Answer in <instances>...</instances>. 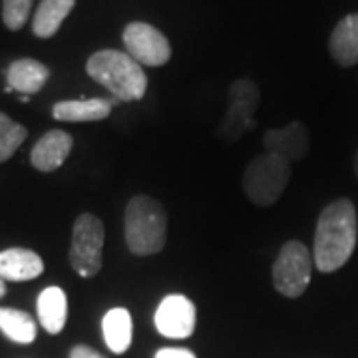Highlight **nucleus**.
<instances>
[{
	"mask_svg": "<svg viewBox=\"0 0 358 358\" xmlns=\"http://www.w3.org/2000/svg\"><path fill=\"white\" fill-rule=\"evenodd\" d=\"M103 241L106 229L102 219L92 213H82L74 221L68 259L80 277L92 279L100 273L103 263Z\"/></svg>",
	"mask_w": 358,
	"mask_h": 358,
	"instance_id": "5",
	"label": "nucleus"
},
{
	"mask_svg": "<svg viewBox=\"0 0 358 358\" xmlns=\"http://www.w3.org/2000/svg\"><path fill=\"white\" fill-rule=\"evenodd\" d=\"M261 102V94L253 80H235L229 88L227 114L219 126V136L225 141H239L255 126V112Z\"/></svg>",
	"mask_w": 358,
	"mask_h": 358,
	"instance_id": "7",
	"label": "nucleus"
},
{
	"mask_svg": "<svg viewBox=\"0 0 358 358\" xmlns=\"http://www.w3.org/2000/svg\"><path fill=\"white\" fill-rule=\"evenodd\" d=\"M38 320L46 333H62L68 319V299L60 287H46L36 303Z\"/></svg>",
	"mask_w": 358,
	"mask_h": 358,
	"instance_id": "16",
	"label": "nucleus"
},
{
	"mask_svg": "<svg viewBox=\"0 0 358 358\" xmlns=\"http://www.w3.org/2000/svg\"><path fill=\"white\" fill-rule=\"evenodd\" d=\"M70 358H106L103 355H100L98 350L90 348L86 345H78L70 350Z\"/></svg>",
	"mask_w": 358,
	"mask_h": 358,
	"instance_id": "23",
	"label": "nucleus"
},
{
	"mask_svg": "<svg viewBox=\"0 0 358 358\" xmlns=\"http://www.w3.org/2000/svg\"><path fill=\"white\" fill-rule=\"evenodd\" d=\"M72 145H74V140L70 134H66L64 129H50L32 148L30 164L44 173L56 171L70 155Z\"/></svg>",
	"mask_w": 358,
	"mask_h": 358,
	"instance_id": "11",
	"label": "nucleus"
},
{
	"mask_svg": "<svg viewBox=\"0 0 358 358\" xmlns=\"http://www.w3.org/2000/svg\"><path fill=\"white\" fill-rule=\"evenodd\" d=\"M34 0H2V20L13 32H18L26 24Z\"/></svg>",
	"mask_w": 358,
	"mask_h": 358,
	"instance_id": "21",
	"label": "nucleus"
},
{
	"mask_svg": "<svg viewBox=\"0 0 358 358\" xmlns=\"http://www.w3.org/2000/svg\"><path fill=\"white\" fill-rule=\"evenodd\" d=\"M155 358H195V355L187 348H162L155 352Z\"/></svg>",
	"mask_w": 358,
	"mask_h": 358,
	"instance_id": "22",
	"label": "nucleus"
},
{
	"mask_svg": "<svg viewBox=\"0 0 358 358\" xmlns=\"http://www.w3.org/2000/svg\"><path fill=\"white\" fill-rule=\"evenodd\" d=\"M291 179V164L279 155H257L245 167L243 189L249 201L261 207L277 203Z\"/></svg>",
	"mask_w": 358,
	"mask_h": 358,
	"instance_id": "4",
	"label": "nucleus"
},
{
	"mask_svg": "<svg viewBox=\"0 0 358 358\" xmlns=\"http://www.w3.org/2000/svg\"><path fill=\"white\" fill-rule=\"evenodd\" d=\"M0 331L18 345H30L36 338V320L24 310L0 307Z\"/></svg>",
	"mask_w": 358,
	"mask_h": 358,
	"instance_id": "19",
	"label": "nucleus"
},
{
	"mask_svg": "<svg viewBox=\"0 0 358 358\" xmlns=\"http://www.w3.org/2000/svg\"><path fill=\"white\" fill-rule=\"evenodd\" d=\"M355 173H357V178H358V152L357 155H355Z\"/></svg>",
	"mask_w": 358,
	"mask_h": 358,
	"instance_id": "25",
	"label": "nucleus"
},
{
	"mask_svg": "<svg viewBox=\"0 0 358 358\" xmlns=\"http://www.w3.org/2000/svg\"><path fill=\"white\" fill-rule=\"evenodd\" d=\"M358 237L357 209L348 199H336L329 203L315 231L313 261L320 273H334L345 265L355 253Z\"/></svg>",
	"mask_w": 358,
	"mask_h": 358,
	"instance_id": "1",
	"label": "nucleus"
},
{
	"mask_svg": "<svg viewBox=\"0 0 358 358\" xmlns=\"http://www.w3.org/2000/svg\"><path fill=\"white\" fill-rule=\"evenodd\" d=\"M112 112V102L103 98L64 100L52 106V115L58 122H100Z\"/></svg>",
	"mask_w": 358,
	"mask_h": 358,
	"instance_id": "15",
	"label": "nucleus"
},
{
	"mask_svg": "<svg viewBox=\"0 0 358 358\" xmlns=\"http://www.w3.org/2000/svg\"><path fill=\"white\" fill-rule=\"evenodd\" d=\"M26 138H28V129L0 112V164L8 162L14 152L24 143Z\"/></svg>",
	"mask_w": 358,
	"mask_h": 358,
	"instance_id": "20",
	"label": "nucleus"
},
{
	"mask_svg": "<svg viewBox=\"0 0 358 358\" xmlns=\"http://www.w3.org/2000/svg\"><path fill=\"white\" fill-rule=\"evenodd\" d=\"M88 76L110 90L120 102H136L145 96L148 76L128 52L98 50L86 62Z\"/></svg>",
	"mask_w": 358,
	"mask_h": 358,
	"instance_id": "2",
	"label": "nucleus"
},
{
	"mask_svg": "<svg viewBox=\"0 0 358 358\" xmlns=\"http://www.w3.org/2000/svg\"><path fill=\"white\" fill-rule=\"evenodd\" d=\"M50 76V70L34 58H20L14 60L6 70L8 88L16 90L24 96H32L44 88L46 80Z\"/></svg>",
	"mask_w": 358,
	"mask_h": 358,
	"instance_id": "14",
	"label": "nucleus"
},
{
	"mask_svg": "<svg viewBox=\"0 0 358 358\" xmlns=\"http://www.w3.org/2000/svg\"><path fill=\"white\" fill-rule=\"evenodd\" d=\"M124 235L128 249L138 257L159 253L167 241V213L150 195H136L126 205Z\"/></svg>",
	"mask_w": 358,
	"mask_h": 358,
	"instance_id": "3",
	"label": "nucleus"
},
{
	"mask_svg": "<svg viewBox=\"0 0 358 358\" xmlns=\"http://www.w3.org/2000/svg\"><path fill=\"white\" fill-rule=\"evenodd\" d=\"M44 273V261L38 253L13 247L6 251H0V279L2 281H32Z\"/></svg>",
	"mask_w": 358,
	"mask_h": 358,
	"instance_id": "12",
	"label": "nucleus"
},
{
	"mask_svg": "<svg viewBox=\"0 0 358 358\" xmlns=\"http://www.w3.org/2000/svg\"><path fill=\"white\" fill-rule=\"evenodd\" d=\"M313 255L301 241H287L273 263V285L289 299H296L307 291L313 275Z\"/></svg>",
	"mask_w": 358,
	"mask_h": 358,
	"instance_id": "6",
	"label": "nucleus"
},
{
	"mask_svg": "<svg viewBox=\"0 0 358 358\" xmlns=\"http://www.w3.org/2000/svg\"><path fill=\"white\" fill-rule=\"evenodd\" d=\"M263 145H265V154L279 155L282 159H287L289 164L301 162L308 154L310 148V136L308 129L293 122L289 126L279 129H268L263 134Z\"/></svg>",
	"mask_w": 358,
	"mask_h": 358,
	"instance_id": "10",
	"label": "nucleus"
},
{
	"mask_svg": "<svg viewBox=\"0 0 358 358\" xmlns=\"http://www.w3.org/2000/svg\"><path fill=\"white\" fill-rule=\"evenodd\" d=\"M4 294H6V285H4V281L0 279V299H2Z\"/></svg>",
	"mask_w": 358,
	"mask_h": 358,
	"instance_id": "24",
	"label": "nucleus"
},
{
	"mask_svg": "<svg viewBox=\"0 0 358 358\" xmlns=\"http://www.w3.org/2000/svg\"><path fill=\"white\" fill-rule=\"evenodd\" d=\"M329 50L336 64L345 68L358 64V13L348 14L334 26Z\"/></svg>",
	"mask_w": 358,
	"mask_h": 358,
	"instance_id": "13",
	"label": "nucleus"
},
{
	"mask_svg": "<svg viewBox=\"0 0 358 358\" xmlns=\"http://www.w3.org/2000/svg\"><path fill=\"white\" fill-rule=\"evenodd\" d=\"M102 333L106 346L115 355H124L131 345V333H134L131 315L128 308H110L103 315Z\"/></svg>",
	"mask_w": 358,
	"mask_h": 358,
	"instance_id": "17",
	"label": "nucleus"
},
{
	"mask_svg": "<svg viewBox=\"0 0 358 358\" xmlns=\"http://www.w3.org/2000/svg\"><path fill=\"white\" fill-rule=\"evenodd\" d=\"M155 329L166 338H187L195 331V305L183 294H167L155 310Z\"/></svg>",
	"mask_w": 358,
	"mask_h": 358,
	"instance_id": "9",
	"label": "nucleus"
},
{
	"mask_svg": "<svg viewBox=\"0 0 358 358\" xmlns=\"http://www.w3.org/2000/svg\"><path fill=\"white\" fill-rule=\"evenodd\" d=\"M122 38L126 52L141 66H164L171 58L169 40L148 22H129Z\"/></svg>",
	"mask_w": 358,
	"mask_h": 358,
	"instance_id": "8",
	"label": "nucleus"
},
{
	"mask_svg": "<svg viewBox=\"0 0 358 358\" xmlns=\"http://www.w3.org/2000/svg\"><path fill=\"white\" fill-rule=\"evenodd\" d=\"M76 6V0H42L32 20V32L38 38H52Z\"/></svg>",
	"mask_w": 358,
	"mask_h": 358,
	"instance_id": "18",
	"label": "nucleus"
}]
</instances>
